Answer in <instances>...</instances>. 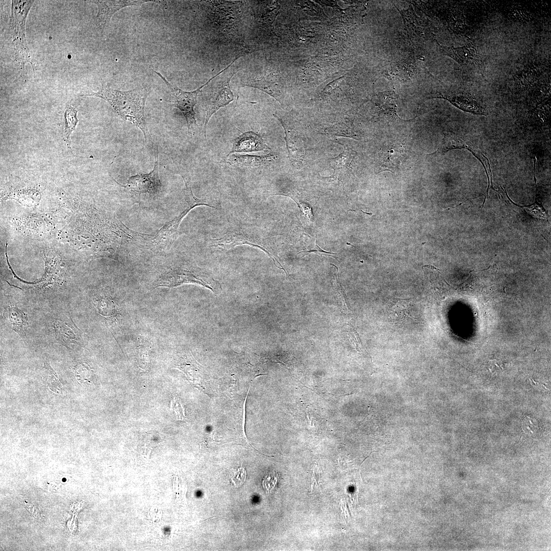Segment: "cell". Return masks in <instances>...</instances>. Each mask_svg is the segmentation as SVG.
I'll use <instances>...</instances> for the list:
<instances>
[{"label":"cell","instance_id":"4dcf8cb0","mask_svg":"<svg viewBox=\"0 0 551 551\" xmlns=\"http://www.w3.org/2000/svg\"><path fill=\"white\" fill-rule=\"evenodd\" d=\"M230 477L235 487L241 486L245 482L246 472L242 467H240L231 471Z\"/></svg>","mask_w":551,"mask_h":551},{"label":"cell","instance_id":"d6986e66","mask_svg":"<svg viewBox=\"0 0 551 551\" xmlns=\"http://www.w3.org/2000/svg\"><path fill=\"white\" fill-rule=\"evenodd\" d=\"M463 110L472 113L485 115L486 111L481 102L471 94L463 92H452L442 96Z\"/></svg>","mask_w":551,"mask_h":551},{"label":"cell","instance_id":"7a4b0ae2","mask_svg":"<svg viewBox=\"0 0 551 551\" xmlns=\"http://www.w3.org/2000/svg\"><path fill=\"white\" fill-rule=\"evenodd\" d=\"M233 83L238 90L246 86L257 88L284 104V82L279 70L264 65L256 57L251 56L240 67Z\"/></svg>","mask_w":551,"mask_h":551},{"label":"cell","instance_id":"484cf974","mask_svg":"<svg viewBox=\"0 0 551 551\" xmlns=\"http://www.w3.org/2000/svg\"><path fill=\"white\" fill-rule=\"evenodd\" d=\"M351 160L350 153L345 149L337 156L330 159V164L334 170L333 175L340 169H345L349 165Z\"/></svg>","mask_w":551,"mask_h":551},{"label":"cell","instance_id":"e0dca14e","mask_svg":"<svg viewBox=\"0 0 551 551\" xmlns=\"http://www.w3.org/2000/svg\"><path fill=\"white\" fill-rule=\"evenodd\" d=\"M53 328L57 338L65 345H83L85 340L84 333L73 323L57 319L53 323Z\"/></svg>","mask_w":551,"mask_h":551},{"label":"cell","instance_id":"30bf717a","mask_svg":"<svg viewBox=\"0 0 551 551\" xmlns=\"http://www.w3.org/2000/svg\"><path fill=\"white\" fill-rule=\"evenodd\" d=\"M405 29L411 41L416 44H422L434 38L430 22L417 15L410 5L407 9L399 10Z\"/></svg>","mask_w":551,"mask_h":551},{"label":"cell","instance_id":"603a6c76","mask_svg":"<svg viewBox=\"0 0 551 551\" xmlns=\"http://www.w3.org/2000/svg\"><path fill=\"white\" fill-rule=\"evenodd\" d=\"M336 268H337V267L336 266ZM336 269L335 270H334V269L332 270V271H333V273H332L333 279H332V283L333 287L334 290H335L336 294V295L337 296V297H338V304H339L340 309L342 311V313H346V314L349 313L352 311H351V310L350 309V308L347 306V304L346 303V301H345L346 296H345V295L344 294L343 289L342 287L341 286V284H340V283L339 282V279L338 278V276H337L338 270H337V271L336 272H335Z\"/></svg>","mask_w":551,"mask_h":551},{"label":"cell","instance_id":"52a82bcc","mask_svg":"<svg viewBox=\"0 0 551 551\" xmlns=\"http://www.w3.org/2000/svg\"><path fill=\"white\" fill-rule=\"evenodd\" d=\"M153 70L167 85L170 95L169 102L184 115L187 126L188 133L189 135H191L193 126L197 125L194 108L197 103L198 94L207 84L208 81L195 90L186 91L182 90L175 84L169 82L160 72L154 69Z\"/></svg>","mask_w":551,"mask_h":551},{"label":"cell","instance_id":"1f68e13d","mask_svg":"<svg viewBox=\"0 0 551 551\" xmlns=\"http://www.w3.org/2000/svg\"><path fill=\"white\" fill-rule=\"evenodd\" d=\"M538 425L537 420L534 418L525 416L522 420V430L525 432H529L533 434L538 430Z\"/></svg>","mask_w":551,"mask_h":551},{"label":"cell","instance_id":"5bb4252c","mask_svg":"<svg viewBox=\"0 0 551 551\" xmlns=\"http://www.w3.org/2000/svg\"><path fill=\"white\" fill-rule=\"evenodd\" d=\"M439 51L463 66H476L480 63V59L475 45L470 42L465 46L455 47L440 44L436 40Z\"/></svg>","mask_w":551,"mask_h":551},{"label":"cell","instance_id":"9a60e30c","mask_svg":"<svg viewBox=\"0 0 551 551\" xmlns=\"http://www.w3.org/2000/svg\"><path fill=\"white\" fill-rule=\"evenodd\" d=\"M262 137L253 131L243 133L235 138L226 157L235 153H248L270 150Z\"/></svg>","mask_w":551,"mask_h":551},{"label":"cell","instance_id":"4316f807","mask_svg":"<svg viewBox=\"0 0 551 551\" xmlns=\"http://www.w3.org/2000/svg\"><path fill=\"white\" fill-rule=\"evenodd\" d=\"M76 377L80 383H88L92 379V370L85 363H78L74 367Z\"/></svg>","mask_w":551,"mask_h":551},{"label":"cell","instance_id":"2e32d148","mask_svg":"<svg viewBox=\"0 0 551 551\" xmlns=\"http://www.w3.org/2000/svg\"><path fill=\"white\" fill-rule=\"evenodd\" d=\"M416 70L415 62L409 58L386 66L383 76L392 82L405 83L413 78Z\"/></svg>","mask_w":551,"mask_h":551},{"label":"cell","instance_id":"277c9868","mask_svg":"<svg viewBox=\"0 0 551 551\" xmlns=\"http://www.w3.org/2000/svg\"><path fill=\"white\" fill-rule=\"evenodd\" d=\"M236 58L227 67L218 72L208 81L203 92L204 105L206 110V118L204 126V133L206 137L207 127L211 116L220 108L224 107L234 100V95L231 88L232 78L239 70L240 67L236 63Z\"/></svg>","mask_w":551,"mask_h":551},{"label":"cell","instance_id":"7402d4cb","mask_svg":"<svg viewBox=\"0 0 551 551\" xmlns=\"http://www.w3.org/2000/svg\"><path fill=\"white\" fill-rule=\"evenodd\" d=\"M78 110L76 107L67 104L64 113L63 140L69 149L71 148L70 135L76 130L79 122L77 117Z\"/></svg>","mask_w":551,"mask_h":551},{"label":"cell","instance_id":"836d02e7","mask_svg":"<svg viewBox=\"0 0 551 551\" xmlns=\"http://www.w3.org/2000/svg\"><path fill=\"white\" fill-rule=\"evenodd\" d=\"M348 337L350 341L356 347V349L357 350H358V348L360 350H362V348L364 349V347L361 344L359 335L356 331L354 330H351L350 333L348 334Z\"/></svg>","mask_w":551,"mask_h":551},{"label":"cell","instance_id":"e575fe53","mask_svg":"<svg viewBox=\"0 0 551 551\" xmlns=\"http://www.w3.org/2000/svg\"><path fill=\"white\" fill-rule=\"evenodd\" d=\"M319 479H320V472H319V468L318 467H315L314 468V470H313L312 476V483H311V489H312H312H313L314 487H315V486H318L319 485Z\"/></svg>","mask_w":551,"mask_h":551},{"label":"cell","instance_id":"4fadbf2b","mask_svg":"<svg viewBox=\"0 0 551 551\" xmlns=\"http://www.w3.org/2000/svg\"><path fill=\"white\" fill-rule=\"evenodd\" d=\"M406 155V148L401 144L391 143L384 146L378 154L380 172L394 171L400 166Z\"/></svg>","mask_w":551,"mask_h":551},{"label":"cell","instance_id":"9c48e42d","mask_svg":"<svg viewBox=\"0 0 551 551\" xmlns=\"http://www.w3.org/2000/svg\"><path fill=\"white\" fill-rule=\"evenodd\" d=\"M158 146L155 149V163L153 170L148 173H138L129 178L123 186L136 197H154L162 190V183L158 171Z\"/></svg>","mask_w":551,"mask_h":551},{"label":"cell","instance_id":"83f0119b","mask_svg":"<svg viewBox=\"0 0 551 551\" xmlns=\"http://www.w3.org/2000/svg\"><path fill=\"white\" fill-rule=\"evenodd\" d=\"M96 305L99 313L106 317L114 316L117 313L113 303L108 298H102L97 301Z\"/></svg>","mask_w":551,"mask_h":551},{"label":"cell","instance_id":"d590c367","mask_svg":"<svg viewBox=\"0 0 551 551\" xmlns=\"http://www.w3.org/2000/svg\"><path fill=\"white\" fill-rule=\"evenodd\" d=\"M315 240H316L315 241L316 243H315V247L314 248H313V249L307 251H302V252H300V253H298V254H299V253H305V252H306V253L314 252V253H315L321 254H322L323 255L327 256H329V257L331 256V254H333V255L336 254L335 253H330V252H328L324 251V250L321 249L317 245L316 239H315Z\"/></svg>","mask_w":551,"mask_h":551},{"label":"cell","instance_id":"8fae6325","mask_svg":"<svg viewBox=\"0 0 551 551\" xmlns=\"http://www.w3.org/2000/svg\"><path fill=\"white\" fill-rule=\"evenodd\" d=\"M274 116L284 128L288 157L292 166L296 168L301 167L305 157L302 139L284 116L278 115Z\"/></svg>","mask_w":551,"mask_h":551},{"label":"cell","instance_id":"8992f818","mask_svg":"<svg viewBox=\"0 0 551 551\" xmlns=\"http://www.w3.org/2000/svg\"><path fill=\"white\" fill-rule=\"evenodd\" d=\"M184 209L174 218L167 222L154 236L145 235L144 241L153 251L162 252L169 249L178 237L179 226L192 209L199 206L197 201L187 200Z\"/></svg>","mask_w":551,"mask_h":551},{"label":"cell","instance_id":"44dd1931","mask_svg":"<svg viewBox=\"0 0 551 551\" xmlns=\"http://www.w3.org/2000/svg\"><path fill=\"white\" fill-rule=\"evenodd\" d=\"M10 327L22 338L27 333L28 328L27 314L15 306H9L6 311Z\"/></svg>","mask_w":551,"mask_h":551},{"label":"cell","instance_id":"5b68a950","mask_svg":"<svg viewBox=\"0 0 551 551\" xmlns=\"http://www.w3.org/2000/svg\"><path fill=\"white\" fill-rule=\"evenodd\" d=\"M241 245H248L257 247L265 252L272 260L277 267L284 270L281 264L277 260L276 255L266 239L259 234L257 230L252 226L234 225L228 228L221 236L211 240V246L222 251H227Z\"/></svg>","mask_w":551,"mask_h":551},{"label":"cell","instance_id":"f1b7e54d","mask_svg":"<svg viewBox=\"0 0 551 551\" xmlns=\"http://www.w3.org/2000/svg\"><path fill=\"white\" fill-rule=\"evenodd\" d=\"M43 369L44 372V375L45 376V378L46 379V384H48L51 389L53 391L54 388H55L54 384H56L59 389L61 391H62L61 384L59 381L56 373L47 361L44 362Z\"/></svg>","mask_w":551,"mask_h":551},{"label":"cell","instance_id":"d6a6232c","mask_svg":"<svg viewBox=\"0 0 551 551\" xmlns=\"http://www.w3.org/2000/svg\"><path fill=\"white\" fill-rule=\"evenodd\" d=\"M528 213L532 214L534 217L540 218H546L545 213L542 207L538 205L534 204L531 207H524Z\"/></svg>","mask_w":551,"mask_h":551},{"label":"cell","instance_id":"6da1fadb","mask_svg":"<svg viewBox=\"0 0 551 551\" xmlns=\"http://www.w3.org/2000/svg\"><path fill=\"white\" fill-rule=\"evenodd\" d=\"M149 92L145 87L121 91L102 85L97 91H90L81 96H92L107 101L115 112L124 121L131 122L143 134L146 144L153 147L151 134L145 117V106Z\"/></svg>","mask_w":551,"mask_h":551},{"label":"cell","instance_id":"ffe728a7","mask_svg":"<svg viewBox=\"0 0 551 551\" xmlns=\"http://www.w3.org/2000/svg\"><path fill=\"white\" fill-rule=\"evenodd\" d=\"M388 311L390 317L397 322H405L414 318L411 314V302L409 299L392 298L389 303Z\"/></svg>","mask_w":551,"mask_h":551},{"label":"cell","instance_id":"3957f363","mask_svg":"<svg viewBox=\"0 0 551 551\" xmlns=\"http://www.w3.org/2000/svg\"><path fill=\"white\" fill-rule=\"evenodd\" d=\"M34 2V1H11L8 35L20 75L24 72L26 63L31 64L32 68H34L26 36L27 18Z\"/></svg>","mask_w":551,"mask_h":551},{"label":"cell","instance_id":"ac0fdd59","mask_svg":"<svg viewBox=\"0 0 551 551\" xmlns=\"http://www.w3.org/2000/svg\"><path fill=\"white\" fill-rule=\"evenodd\" d=\"M276 154L270 153L264 156L231 154L223 162L235 167L241 169L258 168L276 160Z\"/></svg>","mask_w":551,"mask_h":551},{"label":"cell","instance_id":"f546056e","mask_svg":"<svg viewBox=\"0 0 551 551\" xmlns=\"http://www.w3.org/2000/svg\"><path fill=\"white\" fill-rule=\"evenodd\" d=\"M279 479L277 472L272 471L266 474L263 480L262 485L267 493L270 492L277 485Z\"/></svg>","mask_w":551,"mask_h":551},{"label":"cell","instance_id":"ba28073f","mask_svg":"<svg viewBox=\"0 0 551 551\" xmlns=\"http://www.w3.org/2000/svg\"><path fill=\"white\" fill-rule=\"evenodd\" d=\"M187 283L199 284L213 291L220 286L218 281L211 277L179 267L171 268L161 274L156 281L155 286L156 287H171Z\"/></svg>","mask_w":551,"mask_h":551},{"label":"cell","instance_id":"cb8c5ba5","mask_svg":"<svg viewBox=\"0 0 551 551\" xmlns=\"http://www.w3.org/2000/svg\"><path fill=\"white\" fill-rule=\"evenodd\" d=\"M173 492L176 501L181 505H187V487L181 478L174 477L172 479Z\"/></svg>","mask_w":551,"mask_h":551},{"label":"cell","instance_id":"7c38bea8","mask_svg":"<svg viewBox=\"0 0 551 551\" xmlns=\"http://www.w3.org/2000/svg\"><path fill=\"white\" fill-rule=\"evenodd\" d=\"M97 7L96 16L97 25L103 30L109 23L114 13L120 9L129 6H141L147 3H159L155 1H89Z\"/></svg>","mask_w":551,"mask_h":551},{"label":"cell","instance_id":"d4e9b609","mask_svg":"<svg viewBox=\"0 0 551 551\" xmlns=\"http://www.w3.org/2000/svg\"><path fill=\"white\" fill-rule=\"evenodd\" d=\"M378 106L384 112L395 114L396 108V99L392 92H385L379 96Z\"/></svg>","mask_w":551,"mask_h":551}]
</instances>
